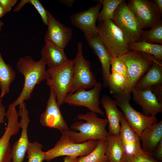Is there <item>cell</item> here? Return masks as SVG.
Returning <instances> with one entry per match:
<instances>
[{
  "label": "cell",
  "instance_id": "1",
  "mask_svg": "<svg viewBox=\"0 0 162 162\" xmlns=\"http://www.w3.org/2000/svg\"><path fill=\"white\" fill-rule=\"evenodd\" d=\"M76 118L85 122H75L70 126V129L61 132L68 140L76 143H81L89 140H107L109 134L106 130L108 124L106 118L98 117L95 112H89L78 114Z\"/></svg>",
  "mask_w": 162,
  "mask_h": 162
},
{
  "label": "cell",
  "instance_id": "2",
  "mask_svg": "<svg viewBox=\"0 0 162 162\" xmlns=\"http://www.w3.org/2000/svg\"><path fill=\"white\" fill-rule=\"evenodd\" d=\"M46 65L41 58L36 61L28 56L19 59L16 63V68L24 77L23 86L17 98L8 106L6 112H10L22 102L28 100L35 86L46 80L48 76Z\"/></svg>",
  "mask_w": 162,
  "mask_h": 162
},
{
  "label": "cell",
  "instance_id": "3",
  "mask_svg": "<svg viewBox=\"0 0 162 162\" xmlns=\"http://www.w3.org/2000/svg\"><path fill=\"white\" fill-rule=\"evenodd\" d=\"M48 76L46 83L55 93L59 106L64 103L72 85L74 64L73 60L69 59L59 66L47 69Z\"/></svg>",
  "mask_w": 162,
  "mask_h": 162
},
{
  "label": "cell",
  "instance_id": "4",
  "mask_svg": "<svg viewBox=\"0 0 162 162\" xmlns=\"http://www.w3.org/2000/svg\"><path fill=\"white\" fill-rule=\"evenodd\" d=\"M119 58L125 63L127 69V84L123 92L131 94L136 83L149 70L156 59L152 55L138 51H130Z\"/></svg>",
  "mask_w": 162,
  "mask_h": 162
},
{
  "label": "cell",
  "instance_id": "5",
  "mask_svg": "<svg viewBox=\"0 0 162 162\" xmlns=\"http://www.w3.org/2000/svg\"><path fill=\"white\" fill-rule=\"evenodd\" d=\"M97 36L112 57L129 52L128 44L120 30L112 20L98 23Z\"/></svg>",
  "mask_w": 162,
  "mask_h": 162
},
{
  "label": "cell",
  "instance_id": "6",
  "mask_svg": "<svg viewBox=\"0 0 162 162\" xmlns=\"http://www.w3.org/2000/svg\"><path fill=\"white\" fill-rule=\"evenodd\" d=\"M112 20L121 31L128 44L140 40L144 30L126 0H123L116 8Z\"/></svg>",
  "mask_w": 162,
  "mask_h": 162
},
{
  "label": "cell",
  "instance_id": "7",
  "mask_svg": "<svg viewBox=\"0 0 162 162\" xmlns=\"http://www.w3.org/2000/svg\"><path fill=\"white\" fill-rule=\"evenodd\" d=\"M112 96L128 124L139 136L145 129L158 122L156 116L146 115L133 108L129 103L131 94L122 92Z\"/></svg>",
  "mask_w": 162,
  "mask_h": 162
},
{
  "label": "cell",
  "instance_id": "8",
  "mask_svg": "<svg viewBox=\"0 0 162 162\" xmlns=\"http://www.w3.org/2000/svg\"><path fill=\"white\" fill-rule=\"evenodd\" d=\"M77 48L76 56L73 60L74 71L73 82L68 93H74L81 89L93 88L98 82L91 70L90 62L83 56L81 42H78Z\"/></svg>",
  "mask_w": 162,
  "mask_h": 162
},
{
  "label": "cell",
  "instance_id": "9",
  "mask_svg": "<svg viewBox=\"0 0 162 162\" xmlns=\"http://www.w3.org/2000/svg\"><path fill=\"white\" fill-rule=\"evenodd\" d=\"M98 140H89L81 143H74L62 136L54 147L46 152L45 160L50 161L58 157L66 156L74 158L84 156L96 147Z\"/></svg>",
  "mask_w": 162,
  "mask_h": 162
},
{
  "label": "cell",
  "instance_id": "10",
  "mask_svg": "<svg viewBox=\"0 0 162 162\" xmlns=\"http://www.w3.org/2000/svg\"><path fill=\"white\" fill-rule=\"evenodd\" d=\"M131 93L135 102L147 116H156L162 112V85L152 86L143 90L135 87Z\"/></svg>",
  "mask_w": 162,
  "mask_h": 162
},
{
  "label": "cell",
  "instance_id": "11",
  "mask_svg": "<svg viewBox=\"0 0 162 162\" xmlns=\"http://www.w3.org/2000/svg\"><path fill=\"white\" fill-rule=\"evenodd\" d=\"M127 4L143 29L151 28L162 20V13L153 0H129Z\"/></svg>",
  "mask_w": 162,
  "mask_h": 162
},
{
  "label": "cell",
  "instance_id": "12",
  "mask_svg": "<svg viewBox=\"0 0 162 162\" xmlns=\"http://www.w3.org/2000/svg\"><path fill=\"white\" fill-rule=\"evenodd\" d=\"M102 87L101 82H98L89 90L81 89L74 93H68L64 103L70 105L84 106L90 112L104 115V112L99 106V97Z\"/></svg>",
  "mask_w": 162,
  "mask_h": 162
},
{
  "label": "cell",
  "instance_id": "13",
  "mask_svg": "<svg viewBox=\"0 0 162 162\" xmlns=\"http://www.w3.org/2000/svg\"><path fill=\"white\" fill-rule=\"evenodd\" d=\"M95 2L97 3L96 5L74 13L70 18L71 23L83 32L86 40L97 36L96 21L102 3V0Z\"/></svg>",
  "mask_w": 162,
  "mask_h": 162
},
{
  "label": "cell",
  "instance_id": "14",
  "mask_svg": "<svg viewBox=\"0 0 162 162\" xmlns=\"http://www.w3.org/2000/svg\"><path fill=\"white\" fill-rule=\"evenodd\" d=\"M50 89L46 108L40 116V122L43 126L57 129L62 132L69 128L61 113L54 92Z\"/></svg>",
  "mask_w": 162,
  "mask_h": 162
},
{
  "label": "cell",
  "instance_id": "15",
  "mask_svg": "<svg viewBox=\"0 0 162 162\" xmlns=\"http://www.w3.org/2000/svg\"><path fill=\"white\" fill-rule=\"evenodd\" d=\"M47 29L44 36L45 42H50L64 49L73 36V30L56 19L47 11Z\"/></svg>",
  "mask_w": 162,
  "mask_h": 162
},
{
  "label": "cell",
  "instance_id": "16",
  "mask_svg": "<svg viewBox=\"0 0 162 162\" xmlns=\"http://www.w3.org/2000/svg\"><path fill=\"white\" fill-rule=\"evenodd\" d=\"M20 109L18 112L21 117L22 132L19 139L14 143L11 148L10 154L12 162H22L26 150L30 142L28 136V128L30 121L26 104L25 102L19 105Z\"/></svg>",
  "mask_w": 162,
  "mask_h": 162
},
{
  "label": "cell",
  "instance_id": "17",
  "mask_svg": "<svg viewBox=\"0 0 162 162\" xmlns=\"http://www.w3.org/2000/svg\"><path fill=\"white\" fill-rule=\"evenodd\" d=\"M8 122L5 130L0 139V162H11V146L10 140L21 128V122H19V116L16 108L10 112H6Z\"/></svg>",
  "mask_w": 162,
  "mask_h": 162
},
{
  "label": "cell",
  "instance_id": "18",
  "mask_svg": "<svg viewBox=\"0 0 162 162\" xmlns=\"http://www.w3.org/2000/svg\"><path fill=\"white\" fill-rule=\"evenodd\" d=\"M119 136L126 153L137 155L144 152L142 149L140 136L127 122L122 112L120 118Z\"/></svg>",
  "mask_w": 162,
  "mask_h": 162
},
{
  "label": "cell",
  "instance_id": "19",
  "mask_svg": "<svg viewBox=\"0 0 162 162\" xmlns=\"http://www.w3.org/2000/svg\"><path fill=\"white\" fill-rule=\"evenodd\" d=\"M90 47L98 58L101 65L103 86L108 87L110 74L111 60L112 57L97 36L86 40Z\"/></svg>",
  "mask_w": 162,
  "mask_h": 162
},
{
  "label": "cell",
  "instance_id": "20",
  "mask_svg": "<svg viewBox=\"0 0 162 162\" xmlns=\"http://www.w3.org/2000/svg\"><path fill=\"white\" fill-rule=\"evenodd\" d=\"M100 102L106 115L109 124V134L111 135L119 134L122 111L118 109L115 100L107 95H103L101 99Z\"/></svg>",
  "mask_w": 162,
  "mask_h": 162
},
{
  "label": "cell",
  "instance_id": "21",
  "mask_svg": "<svg viewBox=\"0 0 162 162\" xmlns=\"http://www.w3.org/2000/svg\"><path fill=\"white\" fill-rule=\"evenodd\" d=\"M140 137L142 142V150L147 153L152 154L162 140V120L145 129Z\"/></svg>",
  "mask_w": 162,
  "mask_h": 162
},
{
  "label": "cell",
  "instance_id": "22",
  "mask_svg": "<svg viewBox=\"0 0 162 162\" xmlns=\"http://www.w3.org/2000/svg\"><path fill=\"white\" fill-rule=\"evenodd\" d=\"M64 49L52 43L46 42L41 50V58L49 68L58 67L69 59Z\"/></svg>",
  "mask_w": 162,
  "mask_h": 162
},
{
  "label": "cell",
  "instance_id": "23",
  "mask_svg": "<svg viewBox=\"0 0 162 162\" xmlns=\"http://www.w3.org/2000/svg\"><path fill=\"white\" fill-rule=\"evenodd\" d=\"M162 84V62L156 59L149 70L136 83L135 87L141 90Z\"/></svg>",
  "mask_w": 162,
  "mask_h": 162
},
{
  "label": "cell",
  "instance_id": "24",
  "mask_svg": "<svg viewBox=\"0 0 162 162\" xmlns=\"http://www.w3.org/2000/svg\"><path fill=\"white\" fill-rule=\"evenodd\" d=\"M106 141L105 153L109 162H120L125 151L119 134H109Z\"/></svg>",
  "mask_w": 162,
  "mask_h": 162
},
{
  "label": "cell",
  "instance_id": "25",
  "mask_svg": "<svg viewBox=\"0 0 162 162\" xmlns=\"http://www.w3.org/2000/svg\"><path fill=\"white\" fill-rule=\"evenodd\" d=\"M16 76L12 68L5 63L0 51V98L2 99L10 92V87Z\"/></svg>",
  "mask_w": 162,
  "mask_h": 162
},
{
  "label": "cell",
  "instance_id": "26",
  "mask_svg": "<svg viewBox=\"0 0 162 162\" xmlns=\"http://www.w3.org/2000/svg\"><path fill=\"white\" fill-rule=\"evenodd\" d=\"M130 51H138L153 56L156 59L162 60V45L140 40L128 44Z\"/></svg>",
  "mask_w": 162,
  "mask_h": 162
},
{
  "label": "cell",
  "instance_id": "27",
  "mask_svg": "<svg viewBox=\"0 0 162 162\" xmlns=\"http://www.w3.org/2000/svg\"><path fill=\"white\" fill-rule=\"evenodd\" d=\"M98 141L96 148L88 155L78 158L77 162H109L105 153L107 141Z\"/></svg>",
  "mask_w": 162,
  "mask_h": 162
},
{
  "label": "cell",
  "instance_id": "28",
  "mask_svg": "<svg viewBox=\"0 0 162 162\" xmlns=\"http://www.w3.org/2000/svg\"><path fill=\"white\" fill-rule=\"evenodd\" d=\"M123 0H102V8L98 15L97 20L98 23L112 20L115 10Z\"/></svg>",
  "mask_w": 162,
  "mask_h": 162
},
{
  "label": "cell",
  "instance_id": "29",
  "mask_svg": "<svg viewBox=\"0 0 162 162\" xmlns=\"http://www.w3.org/2000/svg\"><path fill=\"white\" fill-rule=\"evenodd\" d=\"M127 82V80L124 76L116 72L112 71L108 85L110 93L112 95L122 93L126 86Z\"/></svg>",
  "mask_w": 162,
  "mask_h": 162
},
{
  "label": "cell",
  "instance_id": "30",
  "mask_svg": "<svg viewBox=\"0 0 162 162\" xmlns=\"http://www.w3.org/2000/svg\"><path fill=\"white\" fill-rule=\"evenodd\" d=\"M140 40L162 44V20L149 30H143Z\"/></svg>",
  "mask_w": 162,
  "mask_h": 162
},
{
  "label": "cell",
  "instance_id": "31",
  "mask_svg": "<svg viewBox=\"0 0 162 162\" xmlns=\"http://www.w3.org/2000/svg\"><path fill=\"white\" fill-rule=\"evenodd\" d=\"M43 145L36 141L30 142L26 153L28 162H42L45 160L46 152L42 151Z\"/></svg>",
  "mask_w": 162,
  "mask_h": 162
},
{
  "label": "cell",
  "instance_id": "32",
  "mask_svg": "<svg viewBox=\"0 0 162 162\" xmlns=\"http://www.w3.org/2000/svg\"><path fill=\"white\" fill-rule=\"evenodd\" d=\"M120 162H159L154 158L152 154L145 152L137 155L124 154Z\"/></svg>",
  "mask_w": 162,
  "mask_h": 162
},
{
  "label": "cell",
  "instance_id": "33",
  "mask_svg": "<svg viewBox=\"0 0 162 162\" xmlns=\"http://www.w3.org/2000/svg\"><path fill=\"white\" fill-rule=\"evenodd\" d=\"M112 71L116 72L128 78L127 69L124 62L119 57H112L111 60Z\"/></svg>",
  "mask_w": 162,
  "mask_h": 162
},
{
  "label": "cell",
  "instance_id": "34",
  "mask_svg": "<svg viewBox=\"0 0 162 162\" xmlns=\"http://www.w3.org/2000/svg\"><path fill=\"white\" fill-rule=\"evenodd\" d=\"M26 3L32 4L36 9L40 16L44 24L47 26L48 22L47 11L40 2L38 0H26Z\"/></svg>",
  "mask_w": 162,
  "mask_h": 162
},
{
  "label": "cell",
  "instance_id": "35",
  "mask_svg": "<svg viewBox=\"0 0 162 162\" xmlns=\"http://www.w3.org/2000/svg\"><path fill=\"white\" fill-rule=\"evenodd\" d=\"M17 2V0H0V5L6 14L11 10L12 7Z\"/></svg>",
  "mask_w": 162,
  "mask_h": 162
},
{
  "label": "cell",
  "instance_id": "36",
  "mask_svg": "<svg viewBox=\"0 0 162 162\" xmlns=\"http://www.w3.org/2000/svg\"><path fill=\"white\" fill-rule=\"evenodd\" d=\"M153 156H154L159 160H162V140H161L152 154Z\"/></svg>",
  "mask_w": 162,
  "mask_h": 162
},
{
  "label": "cell",
  "instance_id": "37",
  "mask_svg": "<svg viewBox=\"0 0 162 162\" xmlns=\"http://www.w3.org/2000/svg\"><path fill=\"white\" fill-rule=\"evenodd\" d=\"M6 112L5 107L3 105L0 106V124L4 122Z\"/></svg>",
  "mask_w": 162,
  "mask_h": 162
},
{
  "label": "cell",
  "instance_id": "38",
  "mask_svg": "<svg viewBox=\"0 0 162 162\" xmlns=\"http://www.w3.org/2000/svg\"><path fill=\"white\" fill-rule=\"evenodd\" d=\"M75 1V0H59V1L61 3L69 7H71Z\"/></svg>",
  "mask_w": 162,
  "mask_h": 162
},
{
  "label": "cell",
  "instance_id": "39",
  "mask_svg": "<svg viewBox=\"0 0 162 162\" xmlns=\"http://www.w3.org/2000/svg\"><path fill=\"white\" fill-rule=\"evenodd\" d=\"M26 4L25 0H21L14 9V12H16L19 11Z\"/></svg>",
  "mask_w": 162,
  "mask_h": 162
},
{
  "label": "cell",
  "instance_id": "40",
  "mask_svg": "<svg viewBox=\"0 0 162 162\" xmlns=\"http://www.w3.org/2000/svg\"><path fill=\"white\" fill-rule=\"evenodd\" d=\"M78 158L66 156L63 159V162H77Z\"/></svg>",
  "mask_w": 162,
  "mask_h": 162
},
{
  "label": "cell",
  "instance_id": "41",
  "mask_svg": "<svg viewBox=\"0 0 162 162\" xmlns=\"http://www.w3.org/2000/svg\"><path fill=\"white\" fill-rule=\"evenodd\" d=\"M161 13L162 14V0H154Z\"/></svg>",
  "mask_w": 162,
  "mask_h": 162
},
{
  "label": "cell",
  "instance_id": "42",
  "mask_svg": "<svg viewBox=\"0 0 162 162\" xmlns=\"http://www.w3.org/2000/svg\"><path fill=\"white\" fill-rule=\"evenodd\" d=\"M5 14L3 8L0 5V18H2Z\"/></svg>",
  "mask_w": 162,
  "mask_h": 162
},
{
  "label": "cell",
  "instance_id": "43",
  "mask_svg": "<svg viewBox=\"0 0 162 162\" xmlns=\"http://www.w3.org/2000/svg\"><path fill=\"white\" fill-rule=\"evenodd\" d=\"M4 25V23L2 21L0 20V32L2 29V27Z\"/></svg>",
  "mask_w": 162,
  "mask_h": 162
},
{
  "label": "cell",
  "instance_id": "44",
  "mask_svg": "<svg viewBox=\"0 0 162 162\" xmlns=\"http://www.w3.org/2000/svg\"><path fill=\"white\" fill-rule=\"evenodd\" d=\"M2 99L0 98V106L3 105L2 104Z\"/></svg>",
  "mask_w": 162,
  "mask_h": 162
}]
</instances>
